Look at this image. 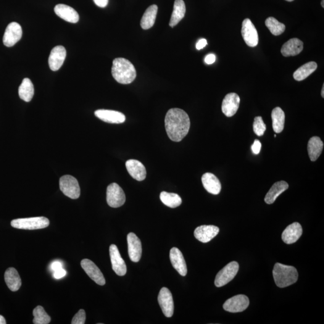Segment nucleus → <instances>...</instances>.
I'll return each mask as SVG.
<instances>
[{
    "instance_id": "1",
    "label": "nucleus",
    "mask_w": 324,
    "mask_h": 324,
    "mask_svg": "<svg viewBox=\"0 0 324 324\" xmlns=\"http://www.w3.org/2000/svg\"><path fill=\"white\" fill-rule=\"evenodd\" d=\"M165 129L171 140L174 142L182 141L188 135L191 127L189 115L183 109L173 108L166 115Z\"/></svg>"
},
{
    "instance_id": "2",
    "label": "nucleus",
    "mask_w": 324,
    "mask_h": 324,
    "mask_svg": "<svg viewBox=\"0 0 324 324\" xmlns=\"http://www.w3.org/2000/svg\"><path fill=\"white\" fill-rule=\"evenodd\" d=\"M112 75L118 83L129 84L135 80L136 71L130 61L123 58H117L113 61Z\"/></svg>"
},
{
    "instance_id": "3",
    "label": "nucleus",
    "mask_w": 324,
    "mask_h": 324,
    "mask_svg": "<svg viewBox=\"0 0 324 324\" xmlns=\"http://www.w3.org/2000/svg\"><path fill=\"white\" fill-rule=\"evenodd\" d=\"M274 280L276 285L283 288L296 283L299 274L296 268L292 266L276 263L273 270Z\"/></svg>"
},
{
    "instance_id": "4",
    "label": "nucleus",
    "mask_w": 324,
    "mask_h": 324,
    "mask_svg": "<svg viewBox=\"0 0 324 324\" xmlns=\"http://www.w3.org/2000/svg\"><path fill=\"white\" fill-rule=\"evenodd\" d=\"M11 225L12 227L19 230H41L49 225V220L44 217L17 218L12 221Z\"/></svg>"
},
{
    "instance_id": "5",
    "label": "nucleus",
    "mask_w": 324,
    "mask_h": 324,
    "mask_svg": "<svg viewBox=\"0 0 324 324\" xmlns=\"http://www.w3.org/2000/svg\"><path fill=\"white\" fill-rule=\"evenodd\" d=\"M60 188L63 194L71 199L80 196L81 189L76 178L71 175H64L60 179Z\"/></svg>"
},
{
    "instance_id": "6",
    "label": "nucleus",
    "mask_w": 324,
    "mask_h": 324,
    "mask_svg": "<svg viewBox=\"0 0 324 324\" xmlns=\"http://www.w3.org/2000/svg\"><path fill=\"white\" fill-rule=\"evenodd\" d=\"M238 270V262L233 261L229 263L216 275L215 281L216 286L219 288L230 282L236 277Z\"/></svg>"
},
{
    "instance_id": "7",
    "label": "nucleus",
    "mask_w": 324,
    "mask_h": 324,
    "mask_svg": "<svg viewBox=\"0 0 324 324\" xmlns=\"http://www.w3.org/2000/svg\"><path fill=\"white\" fill-rule=\"evenodd\" d=\"M107 201L108 204L112 208L120 207L125 204L126 202L125 192L117 183H112L108 186Z\"/></svg>"
},
{
    "instance_id": "8",
    "label": "nucleus",
    "mask_w": 324,
    "mask_h": 324,
    "mask_svg": "<svg viewBox=\"0 0 324 324\" xmlns=\"http://www.w3.org/2000/svg\"><path fill=\"white\" fill-rule=\"evenodd\" d=\"M249 300L244 295H237L226 300L223 305L224 310L231 313L243 312L248 307Z\"/></svg>"
},
{
    "instance_id": "9",
    "label": "nucleus",
    "mask_w": 324,
    "mask_h": 324,
    "mask_svg": "<svg viewBox=\"0 0 324 324\" xmlns=\"http://www.w3.org/2000/svg\"><path fill=\"white\" fill-rule=\"evenodd\" d=\"M158 302L165 317H172L174 310V304L172 294L169 289L165 287L160 289L158 296Z\"/></svg>"
},
{
    "instance_id": "10",
    "label": "nucleus",
    "mask_w": 324,
    "mask_h": 324,
    "mask_svg": "<svg viewBox=\"0 0 324 324\" xmlns=\"http://www.w3.org/2000/svg\"><path fill=\"white\" fill-rule=\"evenodd\" d=\"M241 34L247 45L250 47H255L258 45L259 37L257 28L248 18L244 20L242 23Z\"/></svg>"
},
{
    "instance_id": "11",
    "label": "nucleus",
    "mask_w": 324,
    "mask_h": 324,
    "mask_svg": "<svg viewBox=\"0 0 324 324\" xmlns=\"http://www.w3.org/2000/svg\"><path fill=\"white\" fill-rule=\"evenodd\" d=\"M22 36V27L19 23L13 22L8 25L3 36V43L7 47L14 46Z\"/></svg>"
},
{
    "instance_id": "12",
    "label": "nucleus",
    "mask_w": 324,
    "mask_h": 324,
    "mask_svg": "<svg viewBox=\"0 0 324 324\" xmlns=\"http://www.w3.org/2000/svg\"><path fill=\"white\" fill-rule=\"evenodd\" d=\"M109 254L113 270L118 276H125L127 273V267L116 245H110Z\"/></svg>"
},
{
    "instance_id": "13",
    "label": "nucleus",
    "mask_w": 324,
    "mask_h": 324,
    "mask_svg": "<svg viewBox=\"0 0 324 324\" xmlns=\"http://www.w3.org/2000/svg\"><path fill=\"white\" fill-rule=\"evenodd\" d=\"M81 265L82 268L92 280L99 285H105L106 281L104 275L93 261L88 259H84L82 260Z\"/></svg>"
},
{
    "instance_id": "14",
    "label": "nucleus",
    "mask_w": 324,
    "mask_h": 324,
    "mask_svg": "<svg viewBox=\"0 0 324 324\" xmlns=\"http://www.w3.org/2000/svg\"><path fill=\"white\" fill-rule=\"evenodd\" d=\"M129 256L131 261L138 262L142 255V244L140 239L133 233L128 235Z\"/></svg>"
},
{
    "instance_id": "15",
    "label": "nucleus",
    "mask_w": 324,
    "mask_h": 324,
    "mask_svg": "<svg viewBox=\"0 0 324 324\" xmlns=\"http://www.w3.org/2000/svg\"><path fill=\"white\" fill-rule=\"evenodd\" d=\"M240 98L238 94L234 93H229L224 98L222 110L226 117H231L235 115L238 110Z\"/></svg>"
},
{
    "instance_id": "16",
    "label": "nucleus",
    "mask_w": 324,
    "mask_h": 324,
    "mask_svg": "<svg viewBox=\"0 0 324 324\" xmlns=\"http://www.w3.org/2000/svg\"><path fill=\"white\" fill-rule=\"evenodd\" d=\"M66 57V50L63 46H57L52 49L49 57V65L52 71H57L62 67Z\"/></svg>"
},
{
    "instance_id": "17",
    "label": "nucleus",
    "mask_w": 324,
    "mask_h": 324,
    "mask_svg": "<svg viewBox=\"0 0 324 324\" xmlns=\"http://www.w3.org/2000/svg\"><path fill=\"white\" fill-rule=\"evenodd\" d=\"M219 233V228L214 225H202L195 229L194 236L202 243H206L212 240Z\"/></svg>"
},
{
    "instance_id": "18",
    "label": "nucleus",
    "mask_w": 324,
    "mask_h": 324,
    "mask_svg": "<svg viewBox=\"0 0 324 324\" xmlns=\"http://www.w3.org/2000/svg\"><path fill=\"white\" fill-rule=\"evenodd\" d=\"M94 114L103 122L108 123L121 124L126 121L125 115L115 110L99 109L95 111Z\"/></svg>"
},
{
    "instance_id": "19",
    "label": "nucleus",
    "mask_w": 324,
    "mask_h": 324,
    "mask_svg": "<svg viewBox=\"0 0 324 324\" xmlns=\"http://www.w3.org/2000/svg\"><path fill=\"white\" fill-rule=\"evenodd\" d=\"M126 167L129 174L136 180L141 181L146 179L147 171L146 168L138 160L130 159L126 163Z\"/></svg>"
},
{
    "instance_id": "20",
    "label": "nucleus",
    "mask_w": 324,
    "mask_h": 324,
    "mask_svg": "<svg viewBox=\"0 0 324 324\" xmlns=\"http://www.w3.org/2000/svg\"><path fill=\"white\" fill-rule=\"evenodd\" d=\"M170 260L173 267L182 276L188 273L187 265L182 253L176 247H173L170 250Z\"/></svg>"
},
{
    "instance_id": "21",
    "label": "nucleus",
    "mask_w": 324,
    "mask_h": 324,
    "mask_svg": "<svg viewBox=\"0 0 324 324\" xmlns=\"http://www.w3.org/2000/svg\"><path fill=\"white\" fill-rule=\"evenodd\" d=\"M55 14L62 19L70 23H77L80 20L78 12L72 7L65 4H57L54 8Z\"/></svg>"
},
{
    "instance_id": "22",
    "label": "nucleus",
    "mask_w": 324,
    "mask_h": 324,
    "mask_svg": "<svg viewBox=\"0 0 324 324\" xmlns=\"http://www.w3.org/2000/svg\"><path fill=\"white\" fill-rule=\"evenodd\" d=\"M302 234V229L299 223L295 222L289 225L284 230L281 236L283 241L287 244L296 243Z\"/></svg>"
},
{
    "instance_id": "23",
    "label": "nucleus",
    "mask_w": 324,
    "mask_h": 324,
    "mask_svg": "<svg viewBox=\"0 0 324 324\" xmlns=\"http://www.w3.org/2000/svg\"><path fill=\"white\" fill-rule=\"evenodd\" d=\"M303 49V42L297 38H293L286 42L281 49V53L284 57L296 56L301 53Z\"/></svg>"
},
{
    "instance_id": "24",
    "label": "nucleus",
    "mask_w": 324,
    "mask_h": 324,
    "mask_svg": "<svg viewBox=\"0 0 324 324\" xmlns=\"http://www.w3.org/2000/svg\"><path fill=\"white\" fill-rule=\"evenodd\" d=\"M202 183L205 189L213 194H218L222 189L219 180L212 173H204L202 176Z\"/></svg>"
},
{
    "instance_id": "25",
    "label": "nucleus",
    "mask_w": 324,
    "mask_h": 324,
    "mask_svg": "<svg viewBox=\"0 0 324 324\" xmlns=\"http://www.w3.org/2000/svg\"><path fill=\"white\" fill-rule=\"evenodd\" d=\"M4 279L8 288L10 290L13 292L19 290L21 284H22V281H21L19 273L15 268H8L4 274Z\"/></svg>"
},
{
    "instance_id": "26",
    "label": "nucleus",
    "mask_w": 324,
    "mask_h": 324,
    "mask_svg": "<svg viewBox=\"0 0 324 324\" xmlns=\"http://www.w3.org/2000/svg\"><path fill=\"white\" fill-rule=\"evenodd\" d=\"M289 188L288 184L284 181H278L274 184L268 192L265 197V202L268 204H272L281 194Z\"/></svg>"
},
{
    "instance_id": "27",
    "label": "nucleus",
    "mask_w": 324,
    "mask_h": 324,
    "mask_svg": "<svg viewBox=\"0 0 324 324\" xmlns=\"http://www.w3.org/2000/svg\"><path fill=\"white\" fill-rule=\"evenodd\" d=\"M324 143L320 137L313 136L308 143L307 150L311 161L315 162L320 156L323 150Z\"/></svg>"
},
{
    "instance_id": "28",
    "label": "nucleus",
    "mask_w": 324,
    "mask_h": 324,
    "mask_svg": "<svg viewBox=\"0 0 324 324\" xmlns=\"http://www.w3.org/2000/svg\"><path fill=\"white\" fill-rule=\"evenodd\" d=\"M186 14V5L183 0H175L170 22L171 27L178 24L183 19Z\"/></svg>"
},
{
    "instance_id": "29",
    "label": "nucleus",
    "mask_w": 324,
    "mask_h": 324,
    "mask_svg": "<svg viewBox=\"0 0 324 324\" xmlns=\"http://www.w3.org/2000/svg\"><path fill=\"white\" fill-rule=\"evenodd\" d=\"M158 7L152 5L145 12L141 21V26L144 30H148L154 25L157 14Z\"/></svg>"
},
{
    "instance_id": "30",
    "label": "nucleus",
    "mask_w": 324,
    "mask_h": 324,
    "mask_svg": "<svg viewBox=\"0 0 324 324\" xmlns=\"http://www.w3.org/2000/svg\"><path fill=\"white\" fill-rule=\"evenodd\" d=\"M317 67V63L314 62H310L302 65L294 73V80L297 81L304 80L308 76L314 72Z\"/></svg>"
},
{
    "instance_id": "31",
    "label": "nucleus",
    "mask_w": 324,
    "mask_h": 324,
    "mask_svg": "<svg viewBox=\"0 0 324 324\" xmlns=\"http://www.w3.org/2000/svg\"><path fill=\"white\" fill-rule=\"evenodd\" d=\"M271 118L273 121V130L276 133H280L283 131L284 126L285 115L281 108L276 107L272 110Z\"/></svg>"
},
{
    "instance_id": "32",
    "label": "nucleus",
    "mask_w": 324,
    "mask_h": 324,
    "mask_svg": "<svg viewBox=\"0 0 324 324\" xmlns=\"http://www.w3.org/2000/svg\"><path fill=\"white\" fill-rule=\"evenodd\" d=\"M19 96L23 101L29 102L32 100L34 88L32 82L29 78H25L19 87Z\"/></svg>"
},
{
    "instance_id": "33",
    "label": "nucleus",
    "mask_w": 324,
    "mask_h": 324,
    "mask_svg": "<svg viewBox=\"0 0 324 324\" xmlns=\"http://www.w3.org/2000/svg\"><path fill=\"white\" fill-rule=\"evenodd\" d=\"M160 198L163 204L173 209L180 206L182 203V199L178 194L167 192H161Z\"/></svg>"
},
{
    "instance_id": "34",
    "label": "nucleus",
    "mask_w": 324,
    "mask_h": 324,
    "mask_svg": "<svg viewBox=\"0 0 324 324\" xmlns=\"http://www.w3.org/2000/svg\"><path fill=\"white\" fill-rule=\"evenodd\" d=\"M265 25L274 36H279L285 30V25L273 17L268 18L265 21Z\"/></svg>"
},
{
    "instance_id": "35",
    "label": "nucleus",
    "mask_w": 324,
    "mask_h": 324,
    "mask_svg": "<svg viewBox=\"0 0 324 324\" xmlns=\"http://www.w3.org/2000/svg\"><path fill=\"white\" fill-rule=\"evenodd\" d=\"M33 314L34 324H48L51 323V317L47 314L41 305H38L33 310Z\"/></svg>"
},
{
    "instance_id": "36",
    "label": "nucleus",
    "mask_w": 324,
    "mask_h": 324,
    "mask_svg": "<svg viewBox=\"0 0 324 324\" xmlns=\"http://www.w3.org/2000/svg\"><path fill=\"white\" fill-rule=\"evenodd\" d=\"M254 131L257 135L261 136L266 130V125L261 117H256L254 119Z\"/></svg>"
},
{
    "instance_id": "37",
    "label": "nucleus",
    "mask_w": 324,
    "mask_h": 324,
    "mask_svg": "<svg viewBox=\"0 0 324 324\" xmlns=\"http://www.w3.org/2000/svg\"><path fill=\"white\" fill-rule=\"evenodd\" d=\"M86 314L85 310L81 309L74 316L72 321V324H84L86 323Z\"/></svg>"
},
{
    "instance_id": "38",
    "label": "nucleus",
    "mask_w": 324,
    "mask_h": 324,
    "mask_svg": "<svg viewBox=\"0 0 324 324\" xmlns=\"http://www.w3.org/2000/svg\"><path fill=\"white\" fill-rule=\"evenodd\" d=\"M253 153L258 154L259 153L260 149H261V143L259 140L256 139L253 144L251 147Z\"/></svg>"
},
{
    "instance_id": "39",
    "label": "nucleus",
    "mask_w": 324,
    "mask_h": 324,
    "mask_svg": "<svg viewBox=\"0 0 324 324\" xmlns=\"http://www.w3.org/2000/svg\"><path fill=\"white\" fill-rule=\"evenodd\" d=\"M66 271L63 269V268H60L59 270L55 271L54 272V277L57 279H62L64 278L66 275Z\"/></svg>"
},
{
    "instance_id": "40",
    "label": "nucleus",
    "mask_w": 324,
    "mask_h": 324,
    "mask_svg": "<svg viewBox=\"0 0 324 324\" xmlns=\"http://www.w3.org/2000/svg\"><path fill=\"white\" fill-rule=\"evenodd\" d=\"M216 62V56L214 54H209L205 58V62L207 65H212Z\"/></svg>"
},
{
    "instance_id": "41",
    "label": "nucleus",
    "mask_w": 324,
    "mask_h": 324,
    "mask_svg": "<svg viewBox=\"0 0 324 324\" xmlns=\"http://www.w3.org/2000/svg\"><path fill=\"white\" fill-rule=\"evenodd\" d=\"M207 44V41L206 39H202L199 40L196 43V47L197 50H201L204 48Z\"/></svg>"
},
{
    "instance_id": "42",
    "label": "nucleus",
    "mask_w": 324,
    "mask_h": 324,
    "mask_svg": "<svg viewBox=\"0 0 324 324\" xmlns=\"http://www.w3.org/2000/svg\"><path fill=\"white\" fill-rule=\"evenodd\" d=\"M94 3L100 7H105L107 6L109 0H93Z\"/></svg>"
},
{
    "instance_id": "43",
    "label": "nucleus",
    "mask_w": 324,
    "mask_h": 324,
    "mask_svg": "<svg viewBox=\"0 0 324 324\" xmlns=\"http://www.w3.org/2000/svg\"><path fill=\"white\" fill-rule=\"evenodd\" d=\"M62 268H63L62 263L60 261H55L52 263L51 266V270L53 271L54 272Z\"/></svg>"
},
{
    "instance_id": "44",
    "label": "nucleus",
    "mask_w": 324,
    "mask_h": 324,
    "mask_svg": "<svg viewBox=\"0 0 324 324\" xmlns=\"http://www.w3.org/2000/svg\"><path fill=\"white\" fill-rule=\"evenodd\" d=\"M6 321L2 316L0 315V324H6Z\"/></svg>"
},
{
    "instance_id": "45",
    "label": "nucleus",
    "mask_w": 324,
    "mask_h": 324,
    "mask_svg": "<svg viewBox=\"0 0 324 324\" xmlns=\"http://www.w3.org/2000/svg\"><path fill=\"white\" fill-rule=\"evenodd\" d=\"M321 96H322V97L324 98V85H323L322 91H321Z\"/></svg>"
},
{
    "instance_id": "46",
    "label": "nucleus",
    "mask_w": 324,
    "mask_h": 324,
    "mask_svg": "<svg viewBox=\"0 0 324 324\" xmlns=\"http://www.w3.org/2000/svg\"><path fill=\"white\" fill-rule=\"evenodd\" d=\"M321 5H322L323 7L324 8V0H323V1H321Z\"/></svg>"
},
{
    "instance_id": "47",
    "label": "nucleus",
    "mask_w": 324,
    "mask_h": 324,
    "mask_svg": "<svg viewBox=\"0 0 324 324\" xmlns=\"http://www.w3.org/2000/svg\"><path fill=\"white\" fill-rule=\"evenodd\" d=\"M286 1L291 2L294 1V0H286Z\"/></svg>"
}]
</instances>
